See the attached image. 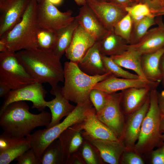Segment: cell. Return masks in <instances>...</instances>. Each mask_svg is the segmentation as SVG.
<instances>
[{
	"label": "cell",
	"mask_w": 164,
	"mask_h": 164,
	"mask_svg": "<svg viewBox=\"0 0 164 164\" xmlns=\"http://www.w3.org/2000/svg\"><path fill=\"white\" fill-rule=\"evenodd\" d=\"M19 61L36 82L48 83L52 87L64 82V69L60 58L52 51L38 48L16 52Z\"/></svg>",
	"instance_id": "6da1fadb"
},
{
	"label": "cell",
	"mask_w": 164,
	"mask_h": 164,
	"mask_svg": "<svg viewBox=\"0 0 164 164\" xmlns=\"http://www.w3.org/2000/svg\"><path fill=\"white\" fill-rule=\"evenodd\" d=\"M51 119V114L43 110L35 114L29 111L24 101L9 104L0 114V126L3 132L15 137L24 138L38 127H47Z\"/></svg>",
	"instance_id": "7a4b0ae2"
},
{
	"label": "cell",
	"mask_w": 164,
	"mask_h": 164,
	"mask_svg": "<svg viewBox=\"0 0 164 164\" xmlns=\"http://www.w3.org/2000/svg\"><path fill=\"white\" fill-rule=\"evenodd\" d=\"M63 69L62 93L67 99L77 104L90 100V92L96 84L114 77L109 72L101 75H88L80 70L77 63L70 61L64 63Z\"/></svg>",
	"instance_id": "3957f363"
},
{
	"label": "cell",
	"mask_w": 164,
	"mask_h": 164,
	"mask_svg": "<svg viewBox=\"0 0 164 164\" xmlns=\"http://www.w3.org/2000/svg\"><path fill=\"white\" fill-rule=\"evenodd\" d=\"M37 0H30L21 21L0 37L5 42L8 50L18 51L38 48L37 37L40 28L36 19Z\"/></svg>",
	"instance_id": "277c9868"
},
{
	"label": "cell",
	"mask_w": 164,
	"mask_h": 164,
	"mask_svg": "<svg viewBox=\"0 0 164 164\" xmlns=\"http://www.w3.org/2000/svg\"><path fill=\"white\" fill-rule=\"evenodd\" d=\"M93 106L90 100L83 104H77L73 111L61 122L50 128L36 131L26 137L39 162L46 147L58 138L68 128L83 121L85 117L86 111Z\"/></svg>",
	"instance_id": "5b68a950"
},
{
	"label": "cell",
	"mask_w": 164,
	"mask_h": 164,
	"mask_svg": "<svg viewBox=\"0 0 164 164\" xmlns=\"http://www.w3.org/2000/svg\"><path fill=\"white\" fill-rule=\"evenodd\" d=\"M156 89L149 94L150 105L143 121L137 142L133 149L138 153L149 152L161 143L160 128L162 114L158 102Z\"/></svg>",
	"instance_id": "8992f818"
},
{
	"label": "cell",
	"mask_w": 164,
	"mask_h": 164,
	"mask_svg": "<svg viewBox=\"0 0 164 164\" xmlns=\"http://www.w3.org/2000/svg\"><path fill=\"white\" fill-rule=\"evenodd\" d=\"M0 81L11 90L36 82L21 63L16 52L9 50L0 53Z\"/></svg>",
	"instance_id": "52a82bcc"
},
{
	"label": "cell",
	"mask_w": 164,
	"mask_h": 164,
	"mask_svg": "<svg viewBox=\"0 0 164 164\" xmlns=\"http://www.w3.org/2000/svg\"><path fill=\"white\" fill-rule=\"evenodd\" d=\"M36 12L39 27L56 32L69 25L75 18L71 10L60 12L48 0H41L38 3Z\"/></svg>",
	"instance_id": "ba28073f"
},
{
	"label": "cell",
	"mask_w": 164,
	"mask_h": 164,
	"mask_svg": "<svg viewBox=\"0 0 164 164\" xmlns=\"http://www.w3.org/2000/svg\"><path fill=\"white\" fill-rule=\"evenodd\" d=\"M42 84L35 82L14 90H12L4 98L0 108V114L10 104L19 101H29L32 103V108L39 111L44 110L46 107L45 100L47 91Z\"/></svg>",
	"instance_id": "9c48e42d"
},
{
	"label": "cell",
	"mask_w": 164,
	"mask_h": 164,
	"mask_svg": "<svg viewBox=\"0 0 164 164\" xmlns=\"http://www.w3.org/2000/svg\"><path fill=\"white\" fill-rule=\"evenodd\" d=\"M121 93L107 94L104 108L96 112V115L121 140L125 125L123 113L120 106Z\"/></svg>",
	"instance_id": "30bf717a"
},
{
	"label": "cell",
	"mask_w": 164,
	"mask_h": 164,
	"mask_svg": "<svg viewBox=\"0 0 164 164\" xmlns=\"http://www.w3.org/2000/svg\"><path fill=\"white\" fill-rule=\"evenodd\" d=\"M85 117L80 123L82 134L91 138L102 140L120 141L114 133L97 117L94 107L87 109Z\"/></svg>",
	"instance_id": "8fae6325"
},
{
	"label": "cell",
	"mask_w": 164,
	"mask_h": 164,
	"mask_svg": "<svg viewBox=\"0 0 164 164\" xmlns=\"http://www.w3.org/2000/svg\"><path fill=\"white\" fill-rule=\"evenodd\" d=\"M155 21L158 26L149 30L137 43L128 45V49L142 55L155 52L164 47V24L161 16H156Z\"/></svg>",
	"instance_id": "7c38bea8"
},
{
	"label": "cell",
	"mask_w": 164,
	"mask_h": 164,
	"mask_svg": "<svg viewBox=\"0 0 164 164\" xmlns=\"http://www.w3.org/2000/svg\"><path fill=\"white\" fill-rule=\"evenodd\" d=\"M149 105V96L141 108L129 115L121 140L128 150L133 149L138 139L143 121Z\"/></svg>",
	"instance_id": "4fadbf2b"
},
{
	"label": "cell",
	"mask_w": 164,
	"mask_h": 164,
	"mask_svg": "<svg viewBox=\"0 0 164 164\" xmlns=\"http://www.w3.org/2000/svg\"><path fill=\"white\" fill-rule=\"evenodd\" d=\"M159 82L151 81L141 78L127 79L112 77L96 84L92 89L100 90L107 94L132 87H148L156 89Z\"/></svg>",
	"instance_id": "5bb4252c"
},
{
	"label": "cell",
	"mask_w": 164,
	"mask_h": 164,
	"mask_svg": "<svg viewBox=\"0 0 164 164\" xmlns=\"http://www.w3.org/2000/svg\"><path fill=\"white\" fill-rule=\"evenodd\" d=\"M96 42L95 38L79 24L65 51V56L70 61L77 63Z\"/></svg>",
	"instance_id": "9a60e30c"
},
{
	"label": "cell",
	"mask_w": 164,
	"mask_h": 164,
	"mask_svg": "<svg viewBox=\"0 0 164 164\" xmlns=\"http://www.w3.org/2000/svg\"><path fill=\"white\" fill-rule=\"evenodd\" d=\"M83 136L85 141L96 148L104 162L118 164L123 153L128 150L121 140L96 139L85 135Z\"/></svg>",
	"instance_id": "2e32d148"
},
{
	"label": "cell",
	"mask_w": 164,
	"mask_h": 164,
	"mask_svg": "<svg viewBox=\"0 0 164 164\" xmlns=\"http://www.w3.org/2000/svg\"><path fill=\"white\" fill-rule=\"evenodd\" d=\"M87 3L109 30L113 29L117 22L127 14L125 8L108 2Z\"/></svg>",
	"instance_id": "e0dca14e"
},
{
	"label": "cell",
	"mask_w": 164,
	"mask_h": 164,
	"mask_svg": "<svg viewBox=\"0 0 164 164\" xmlns=\"http://www.w3.org/2000/svg\"><path fill=\"white\" fill-rule=\"evenodd\" d=\"M81 122L68 128L58 138L60 142L63 164H68L72 157L78 151L84 141Z\"/></svg>",
	"instance_id": "ac0fdd59"
},
{
	"label": "cell",
	"mask_w": 164,
	"mask_h": 164,
	"mask_svg": "<svg viewBox=\"0 0 164 164\" xmlns=\"http://www.w3.org/2000/svg\"><path fill=\"white\" fill-rule=\"evenodd\" d=\"M30 0H13L0 11V37L22 20Z\"/></svg>",
	"instance_id": "d6986e66"
},
{
	"label": "cell",
	"mask_w": 164,
	"mask_h": 164,
	"mask_svg": "<svg viewBox=\"0 0 164 164\" xmlns=\"http://www.w3.org/2000/svg\"><path fill=\"white\" fill-rule=\"evenodd\" d=\"M80 24L97 42L103 39L108 33V30L87 3L82 6L78 15L75 17Z\"/></svg>",
	"instance_id": "ffe728a7"
},
{
	"label": "cell",
	"mask_w": 164,
	"mask_h": 164,
	"mask_svg": "<svg viewBox=\"0 0 164 164\" xmlns=\"http://www.w3.org/2000/svg\"><path fill=\"white\" fill-rule=\"evenodd\" d=\"M52 87L50 93L55 96V98L46 102V107L50 110L51 115V121L46 128L59 123L61 119L69 115L76 107L70 104L69 101L65 97L62 93L61 87L57 85Z\"/></svg>",
	"instance_id": "44dd1931"
},
{
	"label": "cell",
	"mask_w": 164,
	"mask_h": 164,
	"mask_svg": "<svg viewBox=\"0 0 164 164\" xmlns=\"http://www.w3.org/2000/svg\"><path fill=\"white\" fill-rule=\"evenodd\" d=\"M151 90L148 87H132L121 91L120 106L122 113L129 115L141 108Z\"/></svg>",
	"instance_id": "7402d4cb"
},
{
	"label": "cell",
	"mask_w": 164,
	"mask_h": 164,
	"mask_svg": "<svg viewBox=\"0 0 164 164\" xmlns=\"http://www.w3.org/2000/svg\"><path fill=\"white\" fill-rule=\"evenodd\" d=\"M97 42L87 51L77 63L79 68L91 76L101 75L108 72L105 67Z\"/></svg>",
	"instance_id": "603a6c76"
},
{
	"label": "cell",
	"mask_w": 164,
	"mask_h": 164,
	"mask_svg": "<svg viewBox=\"0 0 164 164\" xmlns=\"http://www.w3.org/2000/svg\"><path fill=\"white\" fill-rule=\"evenodd\" d=\"M164 54V47L155 52L142 55L141 67L147 80L160 82L162 81V75L159 63Z\"/></svg>",
	"instance_id": "cb8c5ba5"
},
{
	"label": "cell",
	"mask_w": 164,
	"mask_h": 164,
	"mask_svg": "<svg viewBox=\"0 0 164 164\" xmlns=\"http://www.w3.org/2000/svg\"><path fill=\"white\" fill-rule=\"evenodd\" d=\"M97 42L101 53L103 56H111L119 55L128 49L126 41L116 34L114 29L109 30L103 39Z\"/></svg>",
	"instance_id": "d4e9b609"
},
{
	"label": "cell",
	"mask_w": 164,
	"mask_h": 164,
	"mask_svg": "<svg viewBox=\"0 0 164 164\" xmlns=\"http://www.w3.org/2000/svg\"><path fill=\"white\" fill-rule=\"evenodd\" d=\"M142 55L136 50L128 49L121 54L110 57L115 63L122 67L132 70L140 78L147 80L141 67Z\"/></svg>",
	"instance_id": "484cf974"
},
{
	"label": "cell",
	"mask_w": 164,
	"mask_h": 164,
	"mask_svg": "<svg viewBox=\"0 0 164 164\" xmlns=\"http://www.w3.org/2000/svg\"><path fill=\"white\" fill-rule=\"evenodd\" d=\"M79 24L78 22L75 17L70 24L56 32V42L53 52L60 58L65 53L70 45L74 31Z\"/></svg>",
	"instance_id": "4316f807"
},
{
	"label": "cell",
	"mask_w": 164,
	"mask_h": 164,
	"mask_svg": "<svg viewBox=\"0 0 164 164\" xmlns=\"http://www.w3.org/2000/svg\"><path fill=\"white\" fill-rule=\"evenodd\" d=\"M31 148L26 138H23L0 153V164H9Z\"/></svg>",
	"instance_id": "83f0119b"
},
{
	"label": "cell",
	"mask_w": 164,
	"mask_h": 164,
	"mask_svg": "<svg viewBox=\"0 0 164 164\" xmlns=\"http://www.w3.org/2000/svg\"><path fill=\"white\" fill-rule=\"evenodd\" d=\"M39 164H63L60 142L58 138L46 147L39 159Z\"/></svg>",
	"instance_id": "f1b7e54d"
},
{
	"label": "cell",
	"mask_w": 164,
	"mask_h": 164,
	"mask_svg": "<svg viewBox=\"0 0 164 164\" xmlns=\"http://www.w3.org/2000/svg\"><path fill=\"white\" fill-rule=\"evenodd\" d=\"M156 24L155 17H146L141 20L133 22L129 45L138 43L144 36L149 29Z\"/></svg>",
	"instance_id": "f546056e"
},
{
	"label": "cell",
	"mask_w": 164,
	"mask_h": 164,
	"mask_svg": "<svg viewBox=\"0 0 164 164\" xmlns=\"http://www.w3.org/2000/svg\"><path fill=\"white\" fill-rule=\"evenodd\" d=\"M78 152L85 164H101L104 162L96 148L85 140Z\"/></svg>",
	"instance_id": "4dcf8cb0"
},
{
	"label": "cell",
	"mask_w": 164,
	"mask_h": 164,
	"mask_svg": "<svg viewBox=\"0 0 164 164\" xmlns=\"http://www.w3.org/2000/svg\"><path fill=\"white\" fill-rule=\"evenodd\" d=\"M37 40L38 48L53 52L56 42V32L40 28L37 34Z\"/></svg>",
	"instance_id": "1f68e13d"
},
{
	"label": "cell",
	"mask_w": 164,
	"mask_h": 164,
	"mask_svg": "<svg viewBox=\"0 0 164 164\" xmlns=\"http://www.w3.org/2000/svg\"><path fill=\"white\" fill-rule=\"evenodd\" d=\"M102 57L107 71L111 73L114 77L127 79L140 78L137 74L124 70L115 63L111 57L102 55Z\"/></svg>",
	"instance_id": "d6a6232c"
},
{
	"label": "cell",
	"mask_w": 164,
	"mask_h": 164,
	"mask_svg": "<svg viewBox=\"0 0 164 164\" xmlns=\"http://www.w3.org/2000/svg\"><path fill=\"white\" fill-rule=\"evenodd\" d=\"M133 26V21L127 13L116 24L114 28V32L125 39L129 45Z\"/></svg>",
	"instance_id": "836d02e7"
},
{
	"label": "cell",
	"mask_w": 164,
	"mask_h": 164,
	"mask_svg": "<svg viewBox=\"0 0 164 164\" xmlns=\"http://www.w3.org/2000/svg\"><path fill=\"white\" fill-rule=\"evenodd\" d=\"M131 16L133 22H137L147 16L155 17L149 7L146 4L140 2L125 8Z\"/></svg>",
	"instance_id": "e575fe53"
},
{
	"label": "cell",
	"mask_w": 164,
	"mask_h": 164,
	"mask_svg": "<svg viewBox=\"0 0 164 164\" xmlns=\"http://www.w3.org/2000/svg\"><path fill=\"white\" fill-rule=\"evenodd\" d=\"M107 94L97 89L93 88L89 94V99L96 112L102 110L106 102Z\"/></svg>",
	"instance_id": "d590c367"
},
{
	"label": "cell",
	"mask_w": 164,
	"mask_h": 164,
	"mask_svg": "<svg viewBox=\"0 0 164 164\" xmlns=\"http://www.w3.org/2000/svg\"><path fill=\"white\" fill-rule=\"evenodd\" d=\"M17 164H39L35 153L32 148L25 151L15 160Z\"/></svg>",
	"instance_id": "8d00e7d4"
},
{
	"label": "cell",
	"mask_w": 164,
	"mask_h": 164,
	"mask_svg": "<svg viewBox=\"0 0 164 164\" xmlns=\"http://www.w3.org/2000/svg\"><path fill=\"white\" fill-rule=\"evenodd\" d=\"M23 138L13 137L3 132L0 135V153Z\"/></svg>",
	"instance_id": "74e56055"
},
{
	"label": "cell",
	"mask_w": 164,
	"mask_h": 164,
	"mask_svg": "<svg viewBox=\"0 0 164 164\" xmlns=\"http://www.w3.org/2000/svg\"><path fill=\"white\" fill-rule=\"evenodd\" d=\"M125 151L122 154L121 163L125 164L144 163L143 159L137 154L132 152H125Z\"/></svg>",
	"instance_id": "f35d334b"
},
{
	"label": "cell",
	"mask_w": 164,
	"mask_h": 164,
	"mask_svg": "<svg viewBox=\"0 0 164 164\" xmlns=\"http://www.w3.org/2000/svg\"><path fill=\"white\" fill-rule=\"evenodd\" d=\"M142 3L148 5L155 17L157 13L164 7L163 0H142Z\"/></svg>",
	"instance_id": "ab89813d"
},
{
	"label": "cell",
	"mask_w": 164,
	"mask_h": 164,
	"mask_svg": "<svg viewBox=\"0 0 164 164\" xmlns=\"http://www.w3.org/2000/svg\"><path fill=\"white\" fill-rule=\"evenodd\" d=\"M152 162L153 164H164V152L162 149L152 152Z\"/></svg>",
	"instance_id": "60d3db41"
},
{
	"label": "cell",
	"mask_w": 164,
	"mask_h": 164,
	"mask_svg": "<svg viewBox=\"0 0 164 164\" xmlns=\"http://www.w3.org/2000/svg\"><path fill=\"white\" fill-rule=\"evenodd\" d=\"M107 2L119 5L125 8L137 3L134 0H108Z\"/></svg>",
	"instance_id": "b9f144b4"
},
{
	"label": "cell",
	"mask_w": 164,
	"mask_h": 164,
	"mask_svg": "<svg viewBox=\"0 0 164 164\" xmlns=\"http://www.w3.org/2000/svg\"><path fill=\"white\" fill-rule=\"evenodd\" d=\"M68 164H85V163L78 151L72 157Z\"/></svg>",
	"instance_id": "7bdbcfd3"
},
{
	"label": "cell",
	"mask_w": 164,
	"mask_h": 164,
	"mask_svg": "<svg viewBox=\"0 0 164 164\" xmlns=\"http://www.w3.org/2000/svg\"><path fill=\"white\" fill-rule=\"evenodd\" d=\"M11 90L8 85L0 81V97L4 98Z\"/></svg>",
	"instance_id": "ee69618b"
},
{
	"label": "cell",
	"mask_w": 164,
	"mask_h": 164,
	"mask_svg": "<svg viewBox=\"0 0 164 164\" xmlns=\"http://www.w3.org/2000/svg\"><path fill=\"white\" fill-rule=\"evenodd\" d=\"M158 99L161 113L162 115H164V90L160 93L158 92Z\"/></svg>",
	"instance_id": "f6af8a7d"
},
{
	"label": "cell",
	"mask_w": 164,
	"mask_h": 164,
	"mask_svg": "<svg viewBox=\"0 0 164 164\" xmlns=\"http://www.w3.org/2000/svg\"><path fill=\"white\" fill-rule=\"evenodd\" d=\"M159 68L162 75V80L161 81L164 87V54L162 56L160 60Z\"/></svg>",
	"instance_id": "bcb514c9"
},
{
	"label": "cell",
	"mask_w": 164,
	"mask_h": 164,
	"mask_svg": "<svg viewBox=\"0 0 164 164\" xmlns=\"http://www.w3.org/2000/svg\"><path fill=\"white\" fill-rule=\"evenodd\" d=\"M13 0H0V11L6 8Z\"/></svg>",
	"instance_id": "7dc6e473"
},
{
	"label": "cell",
	"mask_w": 164,
	"mask_h": 164,
	"mask_svg": "<svg viewBox=\"0 0 164 164\" xmlns=\"http://www.w3.org/2000/svg\"><path fill=\"white\" fill-rule=\"evenodd\" d=\"M5 42L2 39H0V52H3L8 51Z\"/></svg>",
	"instance_id": "c3c4849f"
},
{
	"label": "cell",
	"mask_w": 164,
	"mask_h": 164,
	"mask_svg": "<svg viewBox=\"0 0 164 164\" xmlns=\"http://www.w3.org/2000/svg\"><path fill=\"white\" fill-rule=\"evenodd\" d=\"M160 128L161 131L164 132V115H162L160 122Z\"/></svg>",
	"instance_id": "681fc988"
},
{
	"label": "cell",
	"mask_w": 164,
	"mask_h": 164,
	"mask_svg": "<svg viewBox=\"0 0 164 164\" xmlns=\"http://www.w3.org/2000/svg\"><path fill=\"white\" fill-rule=\"evenodd\" d=\"M76 3L79 5H83L87 3L85 0H74Z\"/></svg>",
	"instance_id": "f907efd6"
},
{
	"label": "cell",
	"mask_w": 164,
	"mask_h": 164,
	"mask_svg": "<svg viewBox=\"0 0 164 164\" xmlns=\"http://www.w3.org/2000/svg\"><path fill=\"white\" fill-rule=\"evenodd\" d=\"M48 1L53 5H58L61 3L62 0H48Z\"/></svg>",
	"instance_id": "816d5d0a"
},
{
	"label": "cell",
	"mask_w": 164,
	"mask_h": 164,
	"mask_svg": "<svg viewBox=\"0 0 164 164\" xmlns=\"http://www.w3.org/2000/svg\"><path fill=\"white\" fill-rule=\"evenodd\" d=\"M162 15H164V7L157 13L156 17L159 16H162Z\"/></svg>",
	"instance_id": "f5cc1de1"
},
{
	"label": "cell",
	"mask_w": 164,
	"mask_h": 164,
	"mask_svg": "<svg viewBox=\"0 0 164 164\" xmlns=\"http://www.w3.org/2000/svg\"><path fill=\"white\" fill-rule=\"evenodd\" d=\"M87 3L90 2H107L108 0H85Z\"/></svg>",
	"instance_id": "db71d44e"
},
{
	"label": "cell",
	"mask_w": 164,
	"mask_h": 164,
	"mask_svg": "<svg viewBox=\"0 0 164 164\" xmlns=\"http://www.w3.org/2000/svg\"><path fill=\"white\" fill-rule=\"evenodd\" d=\"M137 3L142 2V0H134Z\"/></svg>",
	"instance_id": "11a10c76"
},
{
	"label": "cell",
	"mask_w": 164,
	"mask_h": 164,
	"mask_svg": "<svg viewBox=\"0 0 164 164\" xmlns=\"http://www.w3.org/2000/svg\"><path fill=\"white\" fill-rule=\"evenodd\" d=\"M161 138L162 140H164V132H163V134H162Z\"/></svg>",
	"instance_id": "9f6ffc18"
},
{
	"label": "cell",
	"mask_w": 164,
	"mask_h": 164,
	"mask_svg": "<svg viewBox=\"0 0 164 164\" xmlns=\"http://www.w3.org/2000/svg\"><path fill=\"white\" fill-rule=\"evenodd\" d=\"M41 1V0H37L38 3H39Z\"/></svg>",
	"instance_id": "6f0895ef"
},
{
	"label": "cell",
	"mask_w": 164,
	"mask_h": 164,
	"mask_svg": "<svg viewBox=\"0 0 164 164\" xmlns=\"http://www.w3.org/2000/svg\"><path fill=\"white\" fill-rule=\"evenodd\" d=\"M162 150L164 152V146L163 147V148H162Z\"/></svg>",
	"instance_id": "680465c9"
}]
</instances>
